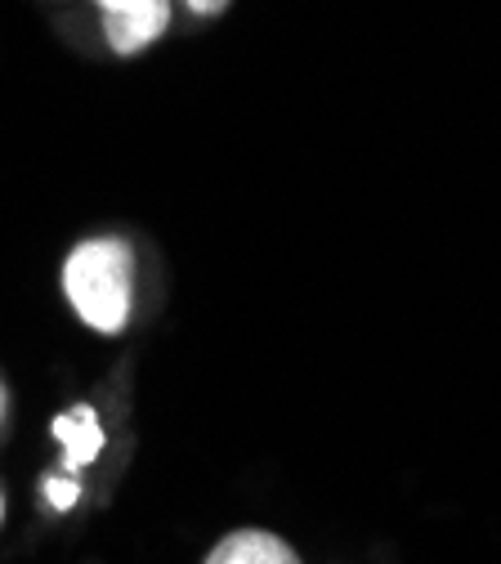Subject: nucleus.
I'll use <instances>...</instances> for the list:
<instances>
[{
    "label": "nucleus",
    "mask_w": 501,
    "mask_h": 564,
    "mask_svg": "<svg viewBox=\"0 0 501 564\" xmlns=\"http://www.w3.org/2000/svg\"><path fill=\"white\" fill-rule=\"evenodd\" d=\"M130 288H134V260L130 247L117 238H90L63 264V292L86 327L112 336L130 318Z\"/></svg>",
    "instance_id": "obj_1"
},
{
    "label": "nucleus",
    "mask_w": 501,
    "mask_h": 564,
    "mask_svg": "<svg viewBox=\"0 0 501 564\" xmlns=\"http://www.w3.org/2000/svg\"><path fill=\"white\" fill-rule=\"evenodd\" d=\"M45 498H50L54 511H67V507H77L81 484L77 479H45Z\"/></svg>",
    "instance_id": "obj_5"
},
{
    "label": "nucleus",
    "mask_w": 501,
    "mask_h": 564,
    "mask_svg": "<svg viewBox=\"0 0 501 564\" xmlns=\"http://www.w3.org/2000/svg\"><path fill=\"white\" fill-rule=\"evenodd\" d=\"M184 6H188L193 14H202V19H210V14H225L229 0H184Z\"/></svg>",
    "instance_id": "obj_6"
},
{
    "label": "nucleus",
    "mask_w": 501,
    "mask_h": 564,
    "mask_svg": "<svg viewBox=\"0 0 501 564\" xmlns=\"http://www.w3.org/2000/svg\"><path fill=\"white\" fill-rule=\"evenodd\" d=\"M206 564H301L296 551L273 533H233L206 555Z\"/></svg>",
    "instance_id": "obj_4"
},
{
    "label": "nucleus",
    "mask_w": 501,
    "mask_h": 564,
    "mask_svg": "<svg viewBox=\"0 0 501 564\" xmlns=\"http://www.w3.org/2000/svg\"><path fill=\"white\" fill-rule=\"evenodd\" d=\"M104 10V36L112 54L149 50L171 28V0H95Z\"/></svg>",
    "instance_id": "obj_2"
},
{
    "label": "nucleus",
    "mask_w": 501,
    "mask_h": 564,
    "mask_svg": "<svg viewBox=\"0 0 501 564\" xmlns=\"http://www.w3.org/2000/svg\"><path fill=\"white\" fill-rule=\"evenodd\" d=\"M54 440L63 444V470L77 475L81 466H90L99 457V448H104V426H99L95 408L77 403L72 412L54 416Z\"/></svg>",
    "instance_id": "obj_3"
},
{
    "label": "nucleus",
    "mask_w": 501,
    "mask_h": 564,
    "mask_svg": "<svg viewBox=\"0 0 501 564\" xmlns=\"http://www.w3.org/2000/svg\"><path fill=\"white\" fill-rule=\"evenodd\" d=\"M6 403H10V399H6V386H0V421H6Z\"/></svg>",
    "instance_id": "obj_7"
}]
</instances>
